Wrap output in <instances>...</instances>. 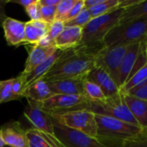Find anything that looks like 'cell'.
Listing matches in <instances>:
<instances>
[{"instance_id": "cell-1", "label": "cell", "mask_w": 147, "mask_h": 147, "mask_svg": "<svg viewBox=\"0 0 147 147\" xmlns=\"http://www.w3.org/2000/svg\"><path fill=\"white\" fill-rule=\"evenodd\" d=\"M96 53L82 46L64 51L63 54L44 77V79L47 82H53L68 78L87 76L95 67Z\"/></svg>"}, {"instance_id": "cell-2", "label": "cell", "mask_w": 147, "mask_h": 147, "mask_svg": "<svg viewBox=\"0 0 147 147\" xmlns=\"http://www.w3.org/2000/svg\"><path fill=\"white\" fill-rule=\"evenodd\" d=\"M124 10L125 9L119 8L109 14L92 18L83 28L82 40L79 46L97 53L104 47L105 36L120 22Z\"/></svg>"}, {"instance_id": "cell-3", "label": "cell", "mask_w": 147, "mask_h": 147, "mask_svg": "<svg viewBox=\"0 0 147 147\" xmlns=\"http://www.w3.org/2000/svg\"><path fill=\"white\" fill-rule=\"evenodd\" d=\"M96 121L97 139L108 146L110 143H113L115 144V147H119L121 141L136 136L142 130V127L138 125L108 115H96Z\"/></svg>"}, {"instance_id": "cell-4", "label": "cell", "mask_w": 147, "mask_h": 147, "mask_svg": "<svg viewBox=\"0 0 147 147\" xmlns=\"http://www.w3.org/2000/svg\"><path fill=\"white\" fill-rule=\"evenodd\" d=\"M147 39V17L119 22L105 36L104 47L129 46Z\"/></svg>"}, {"instance_id": "cell-5", "label": "cell", "mask_w": 147, "mask_h": 147, "mask_svg": "<svg viewBox=\"0 0 147 147\" xmlns=\"http://www.w3.org/2000/svg\"><path fill=\"white\" fill-rule=\"evenodd\" d=\"M64 126L97 139L96 114L90 110H74L53 115Z\"/></svg>"}, {"instance_id": "cell-6", "label": "cell", "mask_w": 147, "mask_h": 147, "mask_svg": "<svg viewBox=\"0 0 147 147\" xmlns=\"http://www.w3.org/2000/svg\"><path fill=\"white\" fill-rule=\"evenodd\" d=\"M91 101L84 95H54L40 103L51 115L74 110H90Z\"/></svg>"}, {"instance_id": "cell-7", "label": "cell", "mask_w": 147, "mask_h": 147, "mask_svg": "<svg viewBox=\"0 0 147 147\" xmlns=\"http://www.w3.org/2000/svg\"><path fill=\"white\" fill-rule=\"evenodd\" d=\"M90 111L96 115H108L128 123L138 125L136 120L125 103L121 92L115 96L107 97L102 102H91Z\"/></svg>"}, {"instance_id": "cell-8", "label": "cell", "mask_w": 147, "mask_h": 147, "mask_svg": "<svg viewBox=\"0 0 147 147\" xmlns=\"http://www.w3.org/2000/svg\"><path fill=\"white\" fill-rule=\"evenodd\" d=\"M128 46L103 47L96 54L95 66L105 71L120 89V67Z\"/></svg>"}, {"instance_id": "cell-9", "label": "cell", "mask_w": 147, "mask_h": 147, "mask_svg": "<svg viewBox=\"0 0 147 147\" xmlns=\"http://www.w3.org/2000/svg\"><path fill=\"white\" fill-rule=\"evenodd\" d=\"M53 125L54 134L60 147H109L98 139L69 128L54 118Z\"/></svg>"}, {"instance_id": "cell-10", "label": "cell", "mask_w": 147, "mask_h": 147, "mask_svg": "<svg viewBox=\"0 0 147 147\" xmlns=\"http://www.w3.org/2000/svg\"><path fill=\"white\" fill-rule=\"evenodd\" d=\"M28 103L24 110V115L30 121L34 128L40 131L50 138L56 139L53 115L45 111L39 102L28 100Z\"/></svg>"}, {"instance_id": "cell-11", "label": "cell", "mask_w": 147, "mask_h": 147, "mask_svg": "<svg viewBox=\"0 0 147 147\" xmlns=\"http://www.w3.org/2000/svg\"><path fill=\"white\" fill-rule=\"evenodd\" d=\"M85 80L86 76H80L47 82V84L54 95H84Z\"/></svg>"}, {"instance_id": "cell-12", "label": "cell", "mask_w": 147, "mask_h": 147, "mask_svg": "<svg viewBox=\"0 0 147 147\" xmlns=\"http://www.w3.org/2000/svg\"><path fill=\"white\" fill-rule=\"evenodd\" d=\"M5 146L9 147H28L26 130L18 121H10L0 127Z\"/></svg>"}, {"instance_id": "cell-13", "label": "cell", "mask_w": 147, "mask_h": 147, "mask_svg": "<svg viewBox=\"0 0 147 147\" xmlns=\"http://www.w3.org/2000/svg\"><path fill=\"white\" fill-rule=\"evenodd\" d=\"M5 40L9 46L18 47L22 44H26L25 40V22L7 17L3 25Z\"/></svg>"}, {"instance_id": "cell-14", "label": "cell", "mask_w": 147, "mask_h": 147, "mask_svg": "<svg viewBox=\"0 0 147 147\" xmlns=\"http://www.w3.org/2000/svg\"><path fill=\"white\" fill-rule=\"evenodd\" d=\"M86 79L96 84L106 97H110L120 93V89L113 78L105 71L95 66L86 76Z\"/></svg>"}, {"instance_id": "cell-15", "label": "cell", "mask_w": 147, "mask_h": 147, "mask_svg": "<svg viewBox=\"0 0 147 147\" xmlns=\"http://www.w3.org/2000/svg\"><path fill=\"white\" fill-rule=\"evenodd\" d=\"M83 34V28L65 27L62 33L55 39V47L62 51H67L79 47Z\"/></svg>"}, {"instance_id": "cell-16", "label": "cell", "mask_w": 147, "mask_h": 147, "mask_svg": "<svg viewBox=\"0 0 147 147\" xmlns=\"http://www.w3.org/2000/svg\"><path fill=\"white\" fill-rule=\"evenodd\" d=\"M56 50H57V47L55 46H52L48 47H42L37 45L33 46L32 48L29 49L28 56L25 63V67L22 74L25 76L26 78V75L31 72L40 64L44 62Z\"/></svg>"}, {"instance_id": "cell-17", "label": "cell", "mask_w": 147, "mask_h": 147, "mask_svg": "<svg viewBox=\"0 0 147 147\" xmlns=\"http://www.w3.org/2000/svg\"><path fill=\"white\" fill-rule=\"evenodd\" d=\"M63 53H64V51L57 48V50L49 58H47L44 62H42L38 66H36L31 72H29L28 75H26L23 93L29 85H31L32 84H34V82H36L41 78H44V77L48 73V71L51 70V68L53 66V65L57 62V60L59 59V57L63 54Z\"/></svg>"}, {"instance_id": "cell-18", "label": "cell", "mask_w": 147, "mask_h": 147, "mask_svg": "<svg viewBox=\"0 0 147 147\" xmlns=\"http://www.w3.org/2000/svg\"><path fill=\"white\" fill-rule=\"evenodd\" d=\"M122 96L138 125L142 128H147V100L137 98L129 94H122Z\"/></svg>"}, {"instance_id": "cell-19", "label": "cell", "mask_w": 147, "mask_h": 147, "mask_svg": "<svg viewBox=\"0 0 147 147\" xmlns=\"http://www.w3.org/2000/svg\"><path fill=\"white\" fill-rule=\"evenodd\" d=\"M53 96H54V94L51 91L47 82L44 78L29 85L23 93V97L39 103H42Z\"/></svg>"}, {"instance_id": "cell-20", "label": "cell", "mask_w": 147, "mask_h": 147, "mask_svg": "<svg viewBox=\"0 0 147 147\" xmlns=\"http://www.w3.org/2000/svg\"><path fill=\"white\" fill-rule=\"evenodd\" d=\"M140 43H134L128 46L127 50L124 55V58L122 59L121 67H120V89L122 85L125 84V83L127 81L132 70L134 68V65L135 64V61L138 57L139 50H140Z\"/></svg>"}, {"instance_id": "cell-21", "label": "cell", "mask_w": 147, "mask_h": 147, "mask_svg": "<svg viewBox=\"0 0 147 147\" xmlns=\"http://www.w3.org/2000/svg\"><path fill=\"white\" fill-rule=\"evenodd\" d=\"M49 24L42 20L28 21L25 22L26 44L36 45L39 40L47 34Z\"/></svg>"}, {"instance_id": "cell-22", "label": "cell", "mask_w": 147, "mask_h": 147, "mask_svg": "<svg viewBox=\"0 0 147 147\" xmlns=\"http://www.w3.org/2000/svg\"><path fill=\"white\" fill-rule=\"evenodd\" d=\"M28 147H60L57 139H53L35 128L26 130Z\"/></svg>"}, {"instance_id": "cell-23", "label": "cell", "mask_w": 147, "mask_h": 147, "mask_svg": "<svg viewBox=\"0 0 147 147\" xmlns=\"http://www.w3.org/2000/svg\"><path fill=\"white\" fill-rule=\"evenodd\" d=\"M140 17H147V0H139V2L125 9L120 22L134 20Z\"/></svg>"}, {"instance_id": "cell-24", "label": "cell", "mask_w": 147, "mask_h": 147, "mask_svg": "<svg viewBox=\"0 0 147 147\" xmlns=\"http://www.w3.org/2000/svg\"><path fill=\"white\" fill-rule=\"evenodd\" d=\"M147 80V64L142 68H140L133 77H131L124 85H122L120 89V92L122 94H127L131 90L138 87L142 83Z\"/></svg>"}, {"instance_id": "cell-25", "label": "cell", "mask_w": 147, "mask_h": 147, "mask_svg": "<svg viewBox=\"0 0 147 147\" xmlns=\"http://www.w3.org/2000/svg\"><path fill=\"white\" fill-rule=\"evenodd\" d=\"M120 1L121 0H102V2L97 4L96 6L89 9L91 17H98L109 14L116 9H119Z\"/></svg>"}, {"instance_id": "cell-26", "label": "cell", "mask_w": 147, "mask_h": 147, "mask_svg": "<svg viewBox=\"0 0 147 147\" xmlns=\"http://www.w3.org/2000/svg\"><path fill=\"white\" fill-rule=\"evenodd\" d=\"M84 96L91 102H102L107 98L101 88L88 79L84 82Z\"/></svg>"}, {"instance_id": "cell-27", "label": "cell", "mask_w": 147, "mask_h": 147, "mask_svg": "<svg viewBox=\"0 0 147 147\" xmlns=\"http://www.w3.org/2000/svg\"><path fill=\"white\" fill-rule=\"evenodd\" d=\"M12 78L0 81V104L5 103L10 101L21 100L22 98L18 96H16L11 90Z\"/></svg>"}, {"instance_id": "cell-28", "label": "cell", "mask_w": 147, "mask_h": 147, "mask_svg": "<svg viewBox=\"0 0 147 147\" xmlns=\"http://www.w3.org/2000/svg\"><path fill=\"white\" fill-rule=\"evenodd\" d=\"M119 147H147V128H142L136 136L121 141Z\"/></svg>"}, {"instance_id": "cell-29", "label": "cell", "mask_w": 147, "mask_h": 147, "mask_svg": "<svg viewBox=\"0 0 147 147\" xmlns=\"http://www.w3.org/2000/svg\"><path fill=\"white\" fill-rule=\"evenodd\" d=\"M92 19L90 12L88 9H84L74 18L65 22V27H79L84 28Z\"/></svg>"}, {"instance_id": "cell-30", "label": "cell", "mask_w": 147, "mask_h": 147, "mask_svg": "<svg viewBox=\"0 0 147 147\" xmlns=\"http://www.w3.org/2000/svg\"><path fill=\"white\" fill-rule=\"evenodd\" d=\"M76 0H59L56 6V20L65 22Z\"/></svg>"}, {"instance_id": "cell-31", "label": "cell", "mask_w": 147, "mask_h": 147, "mask_svg": "<svg viewBox=\"0 0 147 147\" xmlns=\"http://www.w3.org/2000/svg\"><path fill=\"white\" fill-rule=\"evenodd\" d=\"M41 20L48 24L56 20V6H41L40 5Z\"/></svg>"}, {"instance_id": "cell-32", "label": "cell", "mask_w": 147, "mask_h": 147, "mask_svg": "<svg viewBox=\"0 0 147 147\" xmlns=\"http://www.w3.org/2000/svg\"><path fill=\"white\" fill-rule=\"evenodd\" d=\"M25 79H26L25 76H23L22 73L18 77L12 78V83H11L12 92L16 96H20L21 98H23V88H24Z\"/></svg>"}, {"instance_id": "cell-33", "label": "cell", "mask_w": 147, "mask_h": 147, "mask_svg": "<svg viewBox=\"0 0 147 147\" xmlns=\"http://www.w3.org/2000/svg\"><path fill=\"white\" fill-rule=\"evenodd\" d=\"M65 28V23L62 21L59 20H55L52 23L49 24L48 27V31H47V35L53 40H55V39L62 33V31Z\"/></svg>"}, {"instance_id": "cell-34", "label": "cell", "mask_w": 147, "mask_h": 147, "mask_svg": "<svg viewBox=\"0 0 147 147\" xmlns=\"http://www.w3.org/2000/svg\"><path fill=\"white\" fill-rule=\"evenodd\" d=\"M27 15L30 17L31 21H38L41 20L40 17V4L39 0H35L34 3L29 5L25 9Z\"/></svg>"}, {"instance_id": "cell-35", "label": "cell", "mask_w": 147, "mask_h": 147, "mask_svg": "<svg viewBox=\"0 0 147 147\" xmlns=\"http://www.w3.org/2000/svg\"><path fill=\"white\" fill-rule=\"evenodd\" d=\"M127 94H129V95L134 96L140 98V99L147 100V80L145 81L144 83H142L138 87L131 90Z\"/></svg>"}, {"instance_id": "cell-36", "label": "cell", "mask_w": 147, "mask_h": 147, "mask_svg": "<svg viewBox=\"0 0 147 147\" xmlns=\"http://www.w3.org/2000/svg\"><path fill=\"white\" fill-rule=\"evenodd\" d=\"M84 9V0H76L75 4L73 5V7L71 8L70 13L67 16V18L65 22H67L72 18H74L76 16H78L83 9Z\"/></svg>"}, {"instance_id": "cell-37", "label": "cell", "mask_w": 147, "mask_h": 147, "mask_svg": "<svg viewBox=\"0 0 147 147\" xmlns=\"http://www.w3.org/2000/svg\"><path fill=\"white\" fill-rule=\"evenodd\" d=\"M36 45L40 46V47H48L55 46L54 45V40H53L47 34L45 35L43 38H41Z\"/></svg>"}, {"instance_id": "cell-38", "label": "cell", "mask_w": 147, "mask_h": 147, "mask_svg": "<svg viewBox=\"0 0 147 147\" xmlns=\"http://www.w3.org/2000/svg\"><path fill=\"white\" fill-rule=\"evenodd\" d=\"M9 2L6 1V0H0V26L3 25L4 20L8 17L5 14V11H4V8H5V5L8 3Z\"/></svg>"}, {"instance_id": "cell-39", "label": "cell", "mask_w": 147, "mask_h": 147, "mask_svg": "<svg viewBox=\"0 0 147 147\" xmlns=\"http://www.w3.org/2000/svg\"><path fill=\"white\" fill-rule=\"evenodd\" d=\"M9 3H18L20 5H22L24 9L26 8H28L29 5H31L32 3H34L35 2V0H11V1H8Z\"/></svg>"}, {"instance_id": "cell-40", "label": "cell", "mask_w": 147, "mask_h": 147, "mask_svg": "<svg viewBox=\"0 0 147 147\" xmlns=\"http://www.w3.org/2000/svg\"><path fill=\"white\" fill-rule=\"evenodd\" d=\"M102 2V0H84V9H89L90 8L96 6L97 4H99Z\"/></svg>"}, {"instance_id": "cell-41", "label": "cell", "mask_w": 147, "mask_h": 147, "mask_svg": "<svg viewBox=\"0 0 147 147\" xmlns=\"http://www.w3.org/2000/svg\"><path fill=\"white\" fill-rule=\"evenodd\" d=\"M41 6H57L59 0H39Z\"/></svg>"}, {"instance_id": "cell-42", "label": "cell", "mask_w": 147, "mask_h": 147, "mask_svg": "<svg viewBox=\"0 0 147 147\" xmlns=\"http://www.w3.org/2000/svg\"><path fill=\"white\" fill-rule=\"evenodd\" d=\"M5 146V144L3 142V140L2 138V134H1V130H0V147Z\"/></svg>"}, {"instance_id": "cell-43", "label": "cell", "mask_w": 147, "mask_h": 147, "mask_svg": "<svg viewBox=\"0 0 147 147\" xmlns=\"http://www.w3.org/2000/svg\"><path fill=\"white\" fill-rule=\"evenodd\" d=\"M146 59H147V43H146Z\"/></svg>"}, {"instance_id": "cell-44", "label": "cell", "mask_w": 147, "mask_h": 147, "mask_svg": "<svg viewBox=\"0 0 147 147\" xmlns=\"http://www.w3.org/2000/svg\"><path fill=\"white\" fill-rule=\"evenodd\" d=\"M3 147H9V146H3Z\"/></svg>"}]
</instances>
